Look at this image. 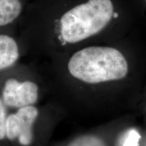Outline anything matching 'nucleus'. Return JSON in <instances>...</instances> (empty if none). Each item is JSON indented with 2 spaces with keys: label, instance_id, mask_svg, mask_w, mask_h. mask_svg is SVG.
<instances>
[{
  "label": "nucleus",
  "instance_id": "nucleus-1",
  "mask_svg": "<svg viewBox=\"0 0 146 146\" xmlns=\"http://www.w3.org/2000/svg\"><path fill=\"white\" fill-rule=\"evenodd\" d=\"M41 68L67 117L109 120L130 114L146 88V62L112 45H84Z\"/></svg>",
  "mask_w": 146,
  "mask_h": 146
},
{
  "label": "nucleus",
  "instance_id": "nucleus-2",
  "mask_svg": "<svg viewBox=\"0 0 146 146\" xmlns=\"http://www.w3.org/2000/svg\"><path fill=\"white\" fill-rule=\"evenodd\" d=\"M66 117L41 66L21 62L0 72V145L49 146Z\"/></svg>",
  "mask_w": 146,
  "mask_h": 146
},
{
  "label": "nucleus",
  "instance_id": "nucleus-3",
  "mask_svg": "<svg viewBox=\"0 0 146 146\" xmlns=\"http://www.w3.org/2000/svg\"><path fill=\"white\" fill-rule=\"evenodd\" d=\"M26 55L21 35L16 36L12 28L0 29V72L21 63Z\"/></svg>",
  "mask_w": 146,
  "mask_h": 146
},
{
  "label": "nucleus",
  "instance_id": "nucleus-4",
  "mask_svg": "<svg viewBox=\"0 0 146 146\" xmlns=\"http://www.w3.org/2000/svg\"><path fill=\"white\" fill-rule=\"evenodd\" d=\"M110 124V120L91 130L79 133L64 141L49 146H110L106 137Z\"/></svg>",
  "mask_w": 146,
  "mask_h": 146
},
{
  "label": "nucleus",
  "instance_id": "nucleus-5",
  "mask_svg": "<svg viewBox=\"0 0 146 146\" xmlns=\"http://www.w3.org/2000/svg\"><path fill=\"white\" fill-rule=\"evenodd\" d=\"M22 11L21 0H0V29L12 27Z\"/></svg>",
  "mask_w": 146,
  "mask_h": 146
},
{
  "label": "nucleus",
  "instance_id": "nucleus-6",
  "mask_svg": "<svg viewBox=\"0 0 146 146\" xmlns=\"http://www.w3.org/2000/svg\"><path fill=\"white\" fill-rule=\"evenodd\" d=\"M134 127L131 125L124 133V142L123 146H138L139 140L140 139V135L135 129H133Z\"/></svg>",
  "mask_w": 146,
  "mask_h": 146
},
{
  "label": "nucleus",
  "instance_id": "nucleus-7",
  "mask_svg": "<svg viewBox=\"0 0 146 146\" xmlns=\"http://www.w3.org/2000/svg\"><path fill=\"white\" fill-rule=\"evenodd\" d=\"M137 111L139 114H140L143 116L144 119H145L146 122V88L144 91L143 96L141 100H140L139 103L137 106L134 112Z\"/></svg>",
  "mask_w": 146,
  "mask_h": 146
},
{
  "label": "nucleus",
  "instance_id": "nucleus-8",
  "mask_svg": "<svg viewBox=\"0 0 146 146\" xmlns=\"http://www.w3.org/2000/svg\"><path fill=\"white\" fill-rule=\"evenodd\" d=\"M145 2H146V0H145Z\"/></svg>",
  "mask_w": 146,
  "mask_h": 146
},
{
  "label": "nucleus",
  "instance_id": "nucleus-9",
  "mask_svg": "<svg viewBox=\"0 0 146 146\" xmlns=\"http://www.w3.org/2000/svg\"><path fill=\"white\" fill-rule=\"evenodd\" d=\"M0 146H2V145H0Z\"/></svg>",
  "mask_w": 146,
  "mask_h": 146
}]
</instances>
